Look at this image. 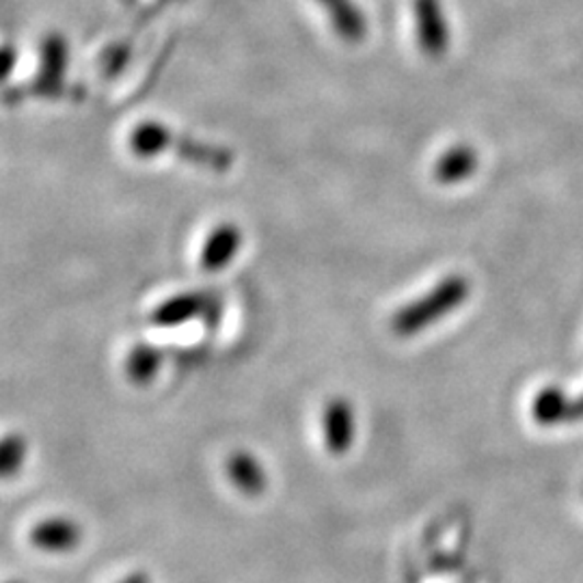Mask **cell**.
<instances>
[{"instance_id": "cell-4", "label": "cell", "mask_w": 583, "mask_h": 583, "mask_svg": "<svg viewBox=\"0 0 583 583\" xmlns=\"http://www.w3.org/2000/svg\"><path fill=\"white\" fill-rule=\"evenodd\" d=\"M322 441L331 456H344L351 451L357 435V418L351 400L331 398L322 409Z\"/></svg>"}, {"instance_id": "cell-10", "label": "cell", "mask_w": 583, "mask_h": 583, "mask_svg": "<svg viewBox=\"0 0 583 583\" xmlns=\"http://www.w3.org/2000/svg\"><path fill=\"white\" fill-rule=\"evenodd\" d=\"M327 11L333 31L346 44H362L367 35V18L355 0H318Z\"/></svg>"}, {"instance_id": "cell-11", "label": "cell", "mask_w": 583, "mask_h": 583, "mask_svg": "<svg viewBox=\"0 0 583 583\" xmlns=\"http://www.w3.org/2000/svg\"><path fill=\"white\" fill-rule=\"evenodd\" d=\"M478 167L476 151L471 147L458 146L445 151L435 164V178L441 184H456L467 180Z\"/></svg>"}, {"instance_id": "cell-9", "label": "cell", "mask_w": 583, "mask_h": 583, "mask_svg": "<svg viewBox=\"0 0 583 583\" xmlns=\"http://www.w3.org/2000/svg\"><path fill=\"white\" fill-rule=\"evenodd\" d=\"M227 478L236 491L247 498H258L268 487V476L262 462L249 451H233L227 458Z\"/></svg>"}, {"instance_id": "cell-8", "label": "cell", "mask_w": 583, "mask_h": 583, "mask_svg": "<svg viewBox=\"0 0 583 583\" xmlns=\"http://www.w3.org/2000/svg\"><path fill=\"white\" fill-rule=\"evenodd\" d=\"M68 68V42L53 33L46 37L42 46V66L35 80V91L44 95H57L64 84V76Z\"/></svg>"}, {"instance_id": "cell-5", "label": "cell", "mask_w": 583, "mask_h": 583, "mask_svg": "<svg viewBox=\"0 0 583 583\" xmlns=\"http://www.w3.org/2000/svg\"><path fill=\"white\" fill-rule=\"evenodd\" d=\"M415 22H418V42L422 50L438 59L447 50V24L443 18V9L438 0H413Z\"/></svg>"}, {"instance_id": "cell-6", "label": "cell", "mask_w": 583, "mask_h": 583, "mask_svg": "<svg viewBox=\"0 0 583 583\" xmlns=\"http://www.w3.org/2000/svg\"><path fill=\"white\" fill-rule=\"evenodd\" d=\"M28 540L39 551L68 553V551H73L80 545L82 529L72 518L53 516V518H46V521L37 523L31 529Z\"/></svg>"}, {"instance_id": "cell-12", "label": "cell", "mask_w": 583, "mask_h": 583, "mask_svg": "<svg viewBox=\"0 0 583 583\" xmlns=\"http://www.w3.org/2000/svg\"><path fill=\"white\" fill-rule=\"evenodd\" d=\"M569 407H571V400L567 398L562 389L547 387L536 396L531 404V413L538 424L551 426V424H560L569 420Z\"/></svg>"}, {"instance_id": "cell-15", "label": "cell", "mask_w": 583, "mask_h": 583, "mask_svg": "<svg viewBox=\"0 0 583 583\" xmlns=\"http://www.w3.org/2000/svg\"><path fill=\"white\" fill-rule=\"evenodd\" d=\"M569 420H571V422L583 420V396L571 402V407H569Z\"/></svg>"}, {"instance_id": "cell-14", "label": "cell", "mask_w": 583, "mask_h": 583, "mask_svg": "<svg viewBox=\"0 0 583 583\" xmlns=\"http://www.w3.org/2000/svg\"><path fill=\"white\" fill-rule=\"evenodd\" d=\"M26 458V441L20 435H9L2 441V454H0V467H2V476L4 480L13 478L22 462Z\"/></svg>"}, {"instance_id": "cell-3", "label": "cell", "mask_w": 583, "mask_h": 583, "mask_svg": "<svg viewBox=\"0 0 583 583\" xmlns=\"http://www.w3.org/2000/svg\"><path fill=\"white\" fill-rule=\"evenodd\" d=\"M220 309H222V302H220L219 294L215 292H184V294L171 296L164 302H160L151 311L149 322L160 329L180 327L195 318H204L206 322L217 324Z\"/></svg>"}, {"instance_id": "cell-7", "label": "cell", "mask_w": 583, "mask_h": 583, "mask_svg": "<svg viewBox=\"0 0 583 583\" xmlns=\"http://www.w3.org/2000/svg\"><path fill=\"white\" fill-rule=\"evenodd\" d=\"M240 247H242V231L233 222H220L202 247L199 266L206 273H219L231 264Z\"/></svg>"}, {"instance_id": "cell-13", "label": "cell", "mask_w": 583, "mask_h": 583, "mask_svg": "<svg viewBox=\"0 0 583 583\" xmlns=\"http://www.w3.org/2000/svg\"><path fill=\"white\" fill-rule=\"evenodd\" d=\"M160 367H162V353L151 344L135 346L126 359V374L139 387L153 382Z\"/></svg>"}, {"instance_id": "cell-1", "label": "cell", "mask_w": 583, "mask_h": 583, "mask_svg": "<svg viewBox=\"0 0 583 583\" xmlns=\"http://www.w3.org/2000/svg\"><path fill=\"white\" fill-rule=\"evenodd\" d=\"M469 282L460 275H449L431 292H426L422 298L411 300L409 305L400 307L389 329L398 338H413L426 331L428 327L437 324L445 316H449L456 307H460L469 298Z\"/></svg>"}, {"instance_id": "cell-2", "label": "cell", "mask_w": 583, "mask_h": 583, "mask_svg": "<svg viewBox=\"0 0 583 583\" xmlns=\"http://www.w3.org/2000/svg\"><path fill=\"white\" fill-rule=\"evenodd\" d=\"M130 147L141 158H153L164 151H175L182 160L208 167L213 171H227L233 164V153L219 146L199 144L171 133L162 124H141L130 135Z\"/></svg>"}]
</instances>
